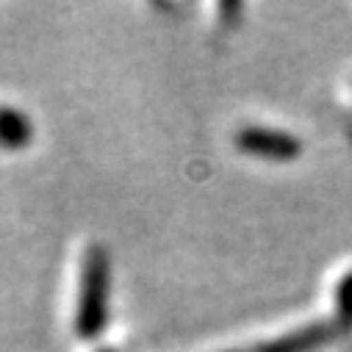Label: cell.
<instances>
[{"instance_id": "cell-5", "label": "cell", "mask_w": 352, "mask_h": 352, "mask_svg": "<svg viewBox=\"0 0 352 352\" xmlns=\"http://www.w3.org/2000/svg\"><path fill=\"white\" fill-rule=\"evenodd\" d=\"M338 305H341V314H346V316H352V275L341 283V289H338Z\"/></svg>"}, {"instance_id": "cell-3", "label": "cell", "mask_w": 352, "mask_h": 352, "mask_svg": "<svg viewBox=\"0 0 352 352\" xmlns=\"http://www.w3.org/2000/svg\"><path fill=\"white\" fill-rule=\"evenodd\" d=\"M34 142V122L31 117L9 103H0V150L20 153Z\"/></svg>"}, {"instance_id": "cell-4", "label": "cell", "mask_w": 352, "mask_h": 352, "mask_svg": "<svg viewBox=\"0 0 352 352\" xmlns=\"http://www.w3.org/2000/svg\"><path fill=\"white\" fill-rule=\"evenodd\" d=\"M327 338V327H305L289 336H280L275 341H263L255 346V352H308L311 346L322 344Z\"/></svg>"}, {"instance_id": "cell-1", "label": "cell", "mask_w": 352, "mask_h": 352, "mask_svg": "<svg viewBox=\"0 0 352 352\" xmlns=\"http://www.w3.org/2000/svg\"><path fill=\"white\" fill-rule=\"evenodd\" d=\"M109 252L103 244H89L80 258L78 275V300H75V333L83 341H95L103 336L109 322Z\"/></svg>"}, {"instance_id": "cell-2", "label": "cell", "mask_w": 352, "mask_h": 352, "mask_svg": "<svg viewBox=\"0 0 352 352\" xmlns=\"http://www.w3.org/2000/svg\"><path fill=\"white\" fill-rule=\"evenodd\" d=\"M233 144L252 155V158H263V161H294L300 155V142L278 128H263V125H244L236 131Z\"/></svg>"}, {"instance_id": "cell-6", "label": "cell", "mask_w": 352, "mask_h": 352, "mask_svg": "<svg viewBox=\"0 0 352 352\" xmlns=\"http://www.w3.org/2000/svg\"><path fill=\"white\" fill-rule=\"evenodd\" d=\"M98 352H120V349H98Z\"/></svg>"}, {"instance_id": "cell-7", "label": "cell", "mask_w": 352, "mask_h": 352, "mask_svg": "<svg viewBox=\"0 0 352 352\" xmlns=\"http://www.w3.org/2000/svg\"><path fill=\"white\" fill-rule=\"evenodd\" d=\"M228 352H239V349H228Z\"/></svg>"}]
</instances>
